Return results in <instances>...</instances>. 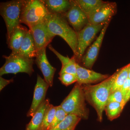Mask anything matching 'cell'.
<instances>
[{
  "instance_id": "cell-1",
  "label": "cell",
  "mask_w": 130,
  "mask_h": 130,
  "mask_svg": "<svg viewBox=\"0 0 130 130\" xmlns=\"http://www.w3.org/2000/svg\"><path fill=\"white\" fill-rule=\"evenodd\" d=\"M117 74L116 71L108 78L97 84L82 85L85 100L95 109L98 120L100 122L102 121L103 112Z\"/></svg>"
},
{
  "instance_id": "cell-2",
  "label": "cell",
  "mask_w": 130,
  "mask_h": 130,
  "mask_svg": "<svg viewBox=\"0 0 130 130\" xmlns=\"http://www.w3.org/2000/svg\"><path fill=\"white\" fill-rule=\"evenodd\" d=\"M44 22L50 34L54 37L58 36L63 38L71 49L73 55L76 56L77 44V32L70 26L64 16L49 13Z\"/></svg>"
},
{
  "instance_id": "cell-3",
  "label": "cell",
  "mask_w": 130,
  "mask_h": 130,
  "mask_svg": "<svg viewBox=\"0 0 130 130\" xmlns=\"http://www.w3.org/2000/svg\"><path fill=\"white\" fill-rule=\"evenodd\" d=\"M85 101L82 85L76 83L60 106L68 115H74L81 119L87 120L89 111L86 107Z\"/></svg>"
},
{
  "instance_id": "cell-4",
  "label": "cell",
  "mask_w": 130,
  "mask_h": 130,
  "mask_svg": "<svg viewBox=\"0 0 130 130\" xmlns=\"http://www.w3.org/2000/svg\"><path fill=\"white\" fill-rule=\"evenodd\" d=\"M49 13L42 0H24L20 16V23L29 29L44 22Z\"/></svg>"
},
{
  "instance_id": "cell-5",
  "label": "cell",
  "mask_w": 130,
  "mask_h": 130,
  "mask_svg": "<svg viewBox=\"0 0 130 130\" xmlns=\"http://www.w3.org/2000/svg\"><path fill=\"white\" fill-rule=\"evenodd\" d=\"M23 2L24 0H13L1 3L0 14L5 21L7 30V42L14 29L21 24L20 16Z\"/></svg>"
},
{
  "instance_id": "cell-6",
  "label": "cell",
  "mask_w": 130,
  "mask_h": 130,
  "mask_svg": "<svg viewBox=\"0 0 130 130\" xmlns=\"http://www.w3.org/2000/svg\"><path fill=\"white\" fill-rule=\"evenodd\" d=\"M5 63L0 69V76L6 74H17L24 73L31 76L34 72L33 66L35 60L19 55L11 53L9 56H3Z\"/></svg>"
},
{
  "instance_id": "cell-7",
  "label": "cell",
  "mask_w": 130,
  "mask_h": 130,
  "mask_svg": "<svg viewBox=\"0 0 130 130\" xmlns=\"http://www.w3.org/2000/svg\"><path fill=\"white\" fill-rule=\"evenodd\" d=\"M105 24H102L94 25L89 23L83 29L77 32V44L76 54L75 56L77 63L79 64L85 50L90 46L96 35L101 32Z\"/></svg>"
},
{
  "instance_id": "cell-8",
  "label": "cell",
  "mask_w": 130,
  "mask_h": 130,
  "mask_svg": "<svg viewBox=\"0 0 130 130\" xmlns=\"http://www.w3.org/2000/svg\"><path fill=\"white\" fill-rule=\"evenodd\" d=\"M118 7L116 2H105L101 6L88 16L89 23L94 25L110 23L117 13Z\"/></svg>"
},
{
  "instance_id": "cell-9",
  "label": "cell",
  "mask_w": 130,
  "mask_h": 130,
  "mask_svg": "<svg viewBox=\"0 0 130 130\" xmlns=\"http://www.w3.org/2000/svg\"><path fill=\"white\" fill-rule=\"evenodd\" d=\"M63 15L70 25L77 32L83 29L89 23L88 16L74 0H71L70 9Z\"/></svg>"
},
{
  "instance_id": "cell-10",
  "label": "cell",
  "mask_w": 130,
  "mask_h": 130,
  "mask_svg": "<svg viewBox=\"0 0 130 130\" xmlns=\"http://www.w3.org/2000/svg\"><path fill=\"white\" fill-rule=\"evenodd\" d=\"M109 23H108L105 24L100 35L93 44L90 46L81 58L79 64L81 63L85 68L91 70L95 63Z\"/></svg>"
},
{
  "instance_id": "cell-11",
  "label": "cell",
  "mask_w": 130,
  "mask_h": 130,
  "mask_svg": "<svg viewBox=\"0 0 130 130\" xmlns=\"http://www.w3.org/2000/svg\"><path fill=\"white\" fill-rule=\"evenodd\" d=\"M49 86L44 79L38 74L36 84L34 89L33 99L30 108L27 113L28 117H32L45 101Z\"/></svg>"
},
{
  "instance_id": "cell-12",
  "label": "cell",
  "mask_w": 130,
  "mask_h": 130,
  "mask_svg": "<svg viewBox=\"0 0 130 130\" xmlns=\"http://www.w3.org/2000/svg\"><path fill=\"white\" fill-rule=\"evenodd\" d=\"M29 29L32 33L37 53L46 48L54 37L49 32L44 22L38 24Z\"/></svg>"
},
{
  "instance_id": "cell-13",
  "label": "cell",
  "mask_w": 130,
  "mask_h": 130,
  "mask_svg": "<svg viewBox=\"0 0 130 130\" xmlns=\"http://www.w3.org/2000/svg\"><path fill=\"white\" fill-rule=\"evenodd\" d=\"M77 82L79 84L91 85L100 83L108 78L110 76L96 72L93 70L83 67L77 63Z\"/></svg>"
},
{
  "instance_id": "cell-14",
  "label": "cell",
  "mask_w": 130,
  "mask_h": 130,
  "mask_svg": "<svg viewBox=\"0 0 130 130\" xmlns=\"http://www.w3.org/2000/svg\"><path fill=\"white\" fill-rule=\"evenodd\" d=\"M46 48L43 49L37 53L35 63L41 72L44 80L50 87L53 85L55 73L56 69L49 62L46 54Z\"/></svg>"
},
{
  "instance_id": "cell-15",
  "label": "cell",
  "mask_w": 130,
  "mask_h": 130,
  "mask_svg": "<svg viewBox=\"0 0 130 130\" xmlns=\"http://www.w3.org/2000/svg\"><path fill=\"white\" fill-rule=\"evenodd\" d=\"M29 29L26 27L20 24L12 32L9 40L7 42L8 47L12 51V54H17L19 51L26 35Z\"/></svg>"
},
{
  "instance_id": "cell-16",
  "label": "cell",
  "mask_w": 130,
  "mask_h": 130,
  "mask_svg": "<svg viewBox=\"0 0 130 130\" xmlns=\"http://www.w3.org/2000/svg\"><path fill=\"white\" fill-rule=\"evenodd\" d=\"M48 48L57 56L62 64L61 69L59 74L67 73L76 75L77 62L76 57L73 55L70 58L68 56H65L56 51L51 44L48 46Z\"/></svg>"
},
{
  "instance_id": "cell-17",
  "label": "cell",
  "mask_w": 130,
  "mask_h": 130,
  "mask_svg": "<svg viewBox=\"0 0 130 130\" xmlns=\"http://www.w3.org/2000/svg\"><path fill=\"white\" fill-rule=\"evenodd\" d=\"M51 105L48 99L45 100L26 125L25 130H40L46 112Z\"/></svg>"
},
{
  "instance_id": "cell-18",
  "label": "cell",
  "mask_w": 130,
  "mask_h": 130,
  "mask_svg": "<svg viewBox=\"0 0 130 130\" xmlns=\"http://www.w3.org/2000/svg\"><path fill=\"white\" fill-rule=\"evenodd\" d=\"M18 54L25 58L33 59L37 56L35 41L30 30L29 29L26 35Z\"/></svg>"
},
{
  "instance_id": "cell-19",
  "label": "cell",
  "mask_w": 130,
  "mask_h": 130,
  "mask_svg": "<svg viewBox=\"0 0 130 130\" xmlns=\"http://www.w3.org/2000/svg\"><path fill=\"white\" fill-rule=\"evenodd\" d=\"M50 13L64 14L70 9L71 1L69 0H42Z\"/></svg>"
},
{
  "instance_id": "cell-20",
  "label": "cell",
  "mask_w": 130,
  "mask_h": 130,
  "mask_svg": "<svg viewBox=\"0 0 130 130\" xmlns=\"http://www.w3.org/2000/svg\"><path fill=\"white\" fill-rule=\"evenodd\" d=\"M87 16L94 11L105 1L102 0H74Z\"/></svg>"
},
{
  "instance_id": "cell-21",
  "label": "cell",
  "mask_w": 130,
  "mask_h": 130,
  "mask_svg": "<svg viewBox=\"0 0 130 130\" xmlns=\"http://www.w3.org/2000/svg\"><path fill=\"white\" fill-rule=\"evenodd\" d=\"M130 63L117 70V74L111 89V93L121 90L122 86L128 78Z\"/></svg>"
},
{
  "instance_id": "cell-22",
  "label": "cell",
  "mask_w": 130,
  "mask_h": 130,
  "mask_svg": "<svg viewBox=\"0 0 130 130\" xmlns=\"http://www.w3.org/2000/svg\"><path fill=\"white\" fill-rule=\"evenodd\" d=\"M81 119L78 116L68 114L57 126L50 130H74Z\"/></svg>"
},
{
  "instance_id": "cell-23",
  "label": "cell",
  "mask_w": 130,
  "mask_h": 130,
  "mask_svg": "<svg viewBox=\"0 0 130 130\" xmlns=\"http://www.w3.org/2000/svg\"><path fill=\"white\" fill-rule=\"evenodd\" d=\"M123 108L121 103L112 102L107 104L105 111L108 119L112 121L119 117Z\"/></svg>"
},
{
  "instance_id": "cell-24",
  "label": "cell",
  "mask_w": 130,
  "mask_h": 130,
  "mask_svg": "<svg viewBox=\"0 0 130 130\" xmlns=\"http://www.w3.org/2000/svg\"><path fill=\"white\" fill-rule=\"evenodd\" d=\"M57 106L51 105L47 110L40 130H48L53 121Z\"/></svg>"
},
{
  "instance_id": "cell-25",
  "label": "cell",
  "mask_w": 130,
  "mask_h": 130,
  "mask_svg": "<svg viewBox=\"0 0 130 130\" xmlns=\"http://www.w3.org/2000/svg\"><path fill=\"white\" fill-rule=\"evenodd\" d=\"M67 115L68 114L60 105L57 106L53 121L48 130L51 129L57 126L64 119Z\"/></svg>"
},
{
  "instance_id": "cell-26",
  "label": "cell",
  "mask_w": 130,
  "mask_h": 130,
  "mask_svg": "<svg viewBox=\"0 0 130 130\" xmlns=\"http://www.w3.org/2000/svg\"><path fill=\"white\" fill-rule=\"evenodd\" d=\"M59 79L61 83L67 86L77 82L76 75L71 73H64L59 74Z\"/></svg>"
},
{
  "instance_id": "cell-27",
  "label": "cell",
  "mask_w": 130,
  "mask_h": 130,
  "mask_svg": "<svg viewBox=\"0 0 130 130\" xmlns=\"http://www.w3.org/2000/svg\"><path fill=\"white\" fill-rule=\"evenodd\" d=\"M124 98L121 90H116L111 93L109 95L108 100L107 103L110 102H115L121 103L123 106Z\"/></svg>"
},
{
  "instance_id": "cell-28",
  "label": "cell",
  "mask_w": 130,
  "mask_h": 130,
  "mask_svg": "<svg viewBox=\"0 0 130 130\" xmlns=\"http://www.w3.org/2000/svg\"><path fill=\"white\" fill-rule=\"evenodd\" d=\"M130 86V79L128 78L127 80L125 82L121 89V91L123 94L124 99L126 93L128 92V90Z\"/></svg>"
},
{
  "instance_id": "cell-29",
  "label": "cell",
  "mask_w": 130,
  "mask_h": 130,
  "mask_svg": "<svg viewBox=\"0 0 130 130\" xmlns=\"http://www.w3.org/2000/svg\"><path fill=\"white\" fill-rule=\"evenodd\" d=\"M13 82V79H7L1 76L0 77V91H1L6 86Z\"/></svg>"
},
{
  "instance_id": "cell-30",
  "label": "cell",
  "mask_w": 130,
  "mask_h": 130,
  "mask_svg": "<svg viewBox=\"0 0 130 130\" xmlns=\"http://www.w3.org/2000/svg\"><path fill=\"white\" fill-rule=\"evenodd\" d=\"M130 99V86L128 90V92L126 95L124 99V102L123 103V106L124 107L126 104L129 101Z\"/></svg>"
},
{
  "instance_id": "cell-31",
  "label": "cell",
  "mask_w": 130,
  "mask_h": 130,
  "mask_svg": "<svg viewBox=\"0 0 130 130\" xmlns=\"http://www.w3.org/2000/svg\"><path fill=\"white\" fill-rule=\"evenodd\" d=\"M128 77L130 79V65L129 69V75H128Z\"/></svg>"
}]
</instances>
